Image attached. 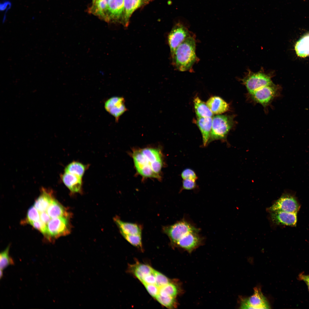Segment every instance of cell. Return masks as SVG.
Here are the masks:
<instances>
[{
    "label": "cell",
    "instance_id": "cell-1",
    "mask_svg": "<svg viewBox=\"0 0 309 309\" xmlns=\"http://www.w3.org/2000/svg\"><path fill=\"white\" fill-rule=\"evenodd\" d=\"M132 156L135 169L141 176L160 179L163 158L160 149L148 147L135 149Z\"/></svg>",
    "mask_w": 309,
    "mask_h": 309
},
{
    "label": "cell",
    "instance_id": "cell-2",
    "mask_svg": "<svg viewBox=\"0 0 309 309\" xmlns=\"http://www.w3.org/2000/svg\"><path fill=\"white\" fill-rule=\"evenodd\" d=\"M195 36L191 34L180 44L171 56L172 63L179 71H189L198 60Z\"/></svg>",
    "mask_w": 309,
    "mask_h": 309
},
{
    "label": "cell",
    "instance_id": "cell-3",
    "mask_svg": "<svg viewBox=\"0 0 309 309\" xmlns=\"http://www.w3.org/2000/svg\"><path fill=\"white\" fill-rule=\"evenodd\" d=\"M232 115H217L212 118V129L209 143L218 140H224L234 126Z\"/></svg>",
    "mask_w": 309,
    "mask_h": 309
},
{
    "label": "cell",
    "instance_id": "cell-4",
    "mask_svg": "<svg viewBox=\"0 0 309 309\" xmlns=\"http://www.w3.org/2000/svg\"><path fill=\"white\" fill-rule=\"evenodd\" d=\"M199 229L183 218L173 224L163 227L162 230L169 238L171 245L174 248L178 240L185 235Z\"/></svg>",
    "mask_w": 309,
    "mask_h": 309
},
{
    "label": "cell",
    "instance_id": "cell-5",
    "mask_svg": "<svg viewBox=\"0 0 309 309\" xmlns=\"http://www.w3.org/2000/svg\"><path fill=\"white\" fill-rule=\"evenodd\" d=\"M272 76L271 74L266 73L263 69L256 72L249 70L240 80L248 93H250L273 83L272 80Z\"/></svg>",
    "mask_w": 309,
    "mask_h": 309
},
{
    "label": "cell",
    "instance_id": "cell-6",
    "mask_svg": "<svg viewBox=\"0 0 309 309\" xmlns=\"http://www.w3.org/2000/svg\"><path fill=\"white\" fill-rule=\"evenodd\" d=\"M281 90L280 85L272 83L249 93L250 99L267 108L275 98L279 96Z\"/></svg>",
    "mask_w": 309,
    "mask_h": 309
},
{
    "label": "cell",
    "instance_id": "cell-7",
    "mask_svg": "<svg viewBox=\"0 0 309 309\" xmlns=\"http://www.w3.org/2000/svg\"><path fill=\"white\" fill-rule=\"evenodd\" d=\"M69 217H60L52 218L47 224L48 237L51 241L53 239L66 236L70 233L71 226Z\"/></svg>",
    "mask_w": 309,
    "mask_h": 309
},
{
    "label": "cell",
    "instance_id": "cell-8",
    "mask_svg": "<svg viewBox=\"0 0 309 309\" xmlns=\"http://www.w3.org/2000/svg\"><path fill=\"white\" fill-rule=\"evenodd\" d=\"M200 231L199 228L188 233L178 240L175 247L180 248L191 253L204 243V238L200 235Z\"/></svg>",
    "mask_w": 309,
    "mask_h": 309
},
{
    "label": "cell",
    "instance_id": "cell-9",
    "mask_svg": "<svg viewBox=\"0 0 309 309\" xmlns=\"http://www.w3.org/2000/svg\"><path fill=\"white\" fill-rule=\"evenodd\" d=\"M241 309H269L270 306L260 288L255 287L253 295L241 299Z\"/></svg>",
    "mask_w": 309,
    "mask_h": 309
},
{
    "label": "cell",
    "instance_id": "cell-10",
    "mask_svg": "<svg viewBox=\"0 0 309 309\" xmlns=\"http://www.w3.org/2000/svg\"><path fill=\"white\" fill-rule=\"evenodd\" d=\"M191 34L187 29L181 24L178 23L174 27L168 37L171 56L178 46Z\"/></svg>",
    "mask_w": 309,
    "mask_h": 309
},
{
    "label": "cell",
    "instance_id": "cell-11",
    "mask_svg": "<svg viewBox=\"0 0 309 309\" xmlns=\"http://www.w3.org/2000/svg\"><path fill=\"white\" fill-rule=\"evenodd\" d=\"M300 205L295 197L289 194L283 195L269 208L272 212L281 211L290 213H297Z\"/></svg>",
    "mask_w": 309,
    "mask_h": 309
},
{
    "label": "cell",
    "instance_id": "cell-12",
    "mask_svg": "<svg viewBox=\"0 0 309 309\" xmlns=\"http://www.w3.org/2000/svg\"><path fill=\"white\" fill-rule=\"evenodd\" d=\"M125 102L124 98L117 96L111 97L104 102L105 110L114 118L116 122L118 121L121 116L128 110Z\"/></svg>",
    "mask_w": 309,
    "mask_h": 309
},
{
    "label": "cell",
    "instance_id": "cell-13",
    "mask_svg": "<svg viewBox=\"0 0 309 309\" xmlns=\"http://www.w3.org/2000/svg\"><path fill=\"white\" fill-rule=\"evenodd\" d=\"M297 213H290L281 211L272 212L271 218L277 225L294 226L296 224Z\"/></svg>",
    "mask_w": 309,
    "mask_h": 309
},
{
    "label": "cell",
    "instance_id": "cell-14",
    "mask_svg": "<svg viewBox=\"0 0 309 309\" xmlns=\"http://www.w3.org/2000/svg\"><path fill=\"white\" fill-rule=\"evenodd\" d=\"M61 177L63 183L72 193L81 192L82 186V178L66 172L62 174Z\"/></svg>",
    "mask_w": 309,
    "mask_h": 309
},
{
    "label": "cell",
    "instance_id": "cell-15",
    "mask_svg": "<svg viewBox=\"0 0 309 309\" xmlns=\"http://www.w3.org/2000/svg\"><path fill=\"white\" fill-rule=\"evenodd\" d=\"M55 199L52 190L42 188L41 194L35 201L34 206L40 212L45 211Z\"/></svg>",
    "mask_w": 309,
    "mask_h": 309
},
{
    "label": "cell",
    "instance_id": "cell-16",
    "mask_svg": "<svg viewBox=\"0 0 309 309\" xmlns=\"http://www.w3.org/2000/svg\"><path fill=\"white\" fill-rule=\"evenodd\" d=\"M114 219L121 235H142V228L140 225L123 221L117 217Z\"/></svg>",
    "mask_w": 309,
    "mask_h": 309
},
{
    "label": "cell",
    "instance_id": "cell-17",
    "mask_svg": "<svg viewBox=\"0 0 309 309\" xmlns=\"http://www.w3.org/2000/svg\"><path fill=\"white\" fill-rule=\"evenodd\" d=\"M212 117L197 118L196 124L201 134L203 146L208 144L212 126Z\"/></svg>",
    "mask_w": 309,
    "mask_h": 309
},
{
    "label": "cell",
    "instance_id": "cell-18",
    "mask_svg": "<svg viewBox=\"0 0 309 309\" xmlns=\"http://www.w3.org/2000/svg\"><path fill=\"white\" fill-rule=\"evenodd\" d=\"M213 114L219 115L229 110V104L221 97L214 96L211 97L206 103Z\"/></svg>",
    "mask_w": 309,
    "mask_h": 309
},
{
    "label": "cell",
    "instance_id": "cell-19",
    "mask_svg": "<svg viewBox=\"0 0 309 309\" xmlns=\"http://www.w3.org/2000/svg\"><path fill=\"white\" fill-rule=\"evenodd\" d=\"M108 0H96L89 9V13L98 16L106 21H109L108 14Z\"/></svg>",
    "mask_w": 309,
    "mask_h": 309
},
{
    "label": "cell",
    "instance_id": "cell-20",
    "mask_svg": "<svg viewBox=\"0 0 309 309\" xmlns=\"http://www.w3.org/2000/svg\"><path fill=\"white\" fill-rule=\"evenodd\" d=\"M124 0H108V14L109 21L117 19L124 11Z\"/></svg>",
    "mask_w": 309,
    "mask_h": 309
},
{
    "label": "cell",
    "instance_id": "cell-21",
    "mask_svg": "<svg viewBox=\"0 0 309 309\" xmlns=\"http://www.w3.org/2000/svg\"><path fill=\"white\" fill-rule=\"evenodd\" d=\"M46 211L51 218L60 217L70 218L69 212L55 199L49 206Z\"/></svg>",
    "mask_w": 309,
    "mask_h": 309
},
{
    "label": "cell",
    "instance_id": "cell-22",
    "mask_svg": "<svg viewBox=\"0 0 309 309\" xmlns=\"http://www.w3.org/2000/svg\"><path fill=\"white\" fill-rule=\"evenodd\" d=\"M154 269L150 266L138 263L131 265L130 270L141 282L144 278L153 272Z\"/></svg>",
    "mask_w": 309,
    "mask_h": 309
},
{
    "label": "cell",
    "instance_id": "cell-23",
    "mask_svg": "<svg viewBox=\"0 0 309 309\" xmlns=\"http://www.w3.org/2000/svg\"><path fill=\"white\" fill-rule=\"evenodd\" d=\"M194 109L197 118L212 117L213 114L207 105L198 96L193 100Z\"/></svg>",
    "mask_w": 309,
    "mask_h": 309
},
{
    "label": "cell",
    "instance_id": "cell-24",
    "mask_svg": "<svg viewBox=\"0 0 309 309\" xmlns=\"http://www.w3.org/2000/svg\"><path fill=\"white\" fill-rule=\"evenodd\" d=\"M295 49L298 56L302 58L309 56V33L303 36L296 43Z\"/></svg>",
    "mask_w": 309,
    "mask_h": 309
},
{
    "label": "cell",
    "instance_id": "cell-25",
    "mask_svg": "<svg viewBox=\"0 0 309 309\" xmlns=\"http://www.w3.org/2000/svg\"><path fill=\"white\" fill-rule=\"evenodd\" d=\"M159 288L158 294L163 296H169L175 298L181 292L180 286L176 281L172 280L167 284Z\"/></svg>",
    "mask_w": 309,
    "mask_h": 309
},
{
    "label": "cell",
    "instance_id": "cell-26",
    "mask_svg": "<svg viewBox=\"0 0 309 309\" xmlns=\"http://www.w3.org/2000/svg\"><path fill=\"white\" fill-rule=\"evenodd\" d=\"M144 0H124V17L126 25L132 13L143 4Z\"/></svg>",
    "mask_w": 309,
    "mask_h": 309
},
{
    "label": "cell",
    "instance_id": "cell-27",
    "mask_svg": "<svg viewBox=\"0 0 309 309\" xmlns=\"http://www.w3.org/2000/svg\"><path fill=\"white\" fill-rule=\"evenodd\" d=\"M88 167L86 165L74 161L66 166L65 169V172L73 174L82 178Z\"/></svg>",
    "mask_w": 309,
    "mask_h": 309
},
{
    "label": "cell",
    "instance_id": "cell-28",
    "mask_svg": "<svg viewBox=\"0 0 309 309\" xmlns=\"http://www.w3.org/2000/svg\"><path fill=\"white\" fill-rule=\"evenodd\" d=\"M10 246H8L0 254V270H3L4 269L10 265H13L14 264L13 260L9 255Z\"/></svg>",
    "mask_w": 309,
    "mask_h": 309
},
{
    "label": "cell",
    "instance_id": "cell-29",
    "mask_svg": "<svg viewBox=\"0 0 309 309\" xmlns=\"http://www.w3.org/2000/svg\"><path fill=\"white\" fill-rule=\"evenodd\" d=\"M155 298L160 304L167 308H174L177 307L178 303L175 298L158 294Z\"/></svg>",
    "mask_w": 309,
    "mask_h": 309
},
{
    "label": "cell",
    "instance_id": "cell-30",
    "mask_svg": "<svg viewBox=\"0 0 309 309\" xmlns=\"http://www.w3.org/2000/svg\"><path fill=\"white\" fill-rule=\"evenodd\" d=\"M122 235L126 240L131 245L142 250V235Z\"/></svg>",
    "mask_w": 309,
    "mask_h": 309
},
{
    "label": "cell",
    "instance_id": "cell-31",
    "mask_svg": "<svg viewBox=\"0 0 309 309\" xmlns=\"http://www.w3.org/2000/svg\"><path fill=\"white\" fill-rule=\"evenodd\" d=\"M39 212L34 206L31 207L28 210L26 219L22 222L23 223L28 224L31 222L40 220Z\"/></svg>",
    "mask_w": 309,
    "mask_h": 309
},
{
    "label": "cell",
    "instance_id": "cell-32",
    "mask_svg": "<svg viewBox=\"0 0 309 309\" xmlns=\"http://www.w3.org/2000/svg\"><path fill=\"white\" fill-rule=\"evenodd\" d=\"M154 273L156 278L155 284L159 288L166 285L172 281L165 275L154 270Z\"/></svg>",
    "mask_w": 309,
    "mask_h": 309
},
{
    "label": "cell",
    "instance_id": "cell-33",
    "mask_svg": "<svg viewBox=\"0 0 309 309\" xmlns=\"http://www.w3.org/2000/svg\"><path fill=\"white\" fill-rule=\"evenodd\" d=\"M28 224H30L35 228L41 233L47 239L48 235L46 224L44 223L40 220L31 222Z\"/></svg>",
    "mask_w": 309,
    "mask_h": 309
},
{
    "label": "cell",
    "instance_id": "cell-34",
    "mask_svg": "<svg viewBox=\"0 0 309 309\" xmlns=\"http://www.w3.org/2000/svg\"><path fill=\"white\" fill-rule=\"evenodd\" d=\"M181 176L183 180L189 179L196 181L198 178L195 172L193 169L189 168L183 170L181 173Z\"/></svg>",
    "mask_w": 309,
    "mask_h": 309
},
{
    "label": "cell",
    "instance_id": "cell-35",
    "mask_svg": "<svg viewBox=\"0 0 309 309\" xmlns=\"http://www.w3.org/2000/svg\"><path fill=\"white\" fill-rule=\"evenodd\" d=\"M196 180L189 179H183L180 191L183 190H191L197 187Z\"/></svg>",
    "mask_w": 309,
    "mask_h": 309
},
{
    "label": "cell",
    "instance_id": "cell-36",
    "mask_svg": "<svg viewBox=\"0 0 309 309\" xmlns=\"http://www.w3.org/2000/svg\"><path fill=\"white\" fill-rule=\"evenodd\" d=\"M149 294L155 298L159 292V288L155 284H145L144 285Z\"/></svg>",
    "mask_w": 309,
    "mask_h": 309
},
{
    "label": "cell",
    "instance_id": "cell-37",
    "mask_svg": "<svg viewBox=\"0 0 309 309\" xmlns=\"http://www.w3.org/2000/svg\"><path fill=\"white\" fill-rule=\"evenodd\" d=\"M141 282L144 285L145 284H155L156 278L154 273V271L152 273L145 276Z\"/></svg>",
    "mask_w": 309,
    "mask_h": 309
},
{
    "label": "cell",
    "instance_id": "cell-38",
    "mask_svg": "<svg viewBox=\"0 0 309 309\" xmlns=\"http://www.w3.org/2000/svg\"><path fill=\"white\" fill-rule=\"evenodd\" d=\"M40 220L46 224L51 219V217L46 211L40 212Z\"/></svg>",
    "mask_w": 309,
    "mask_h": 309
},
{
    "label": "cell",
    "instance_id": "cell-39",
    "mask_svg": "<svg viewBox=\"0 0 309 309\" xmlns=\"http://www.w3.org/2000/svg\"><path fill=\"white\" fill-rule=\"evenodd\" d=\"M299 279L304 282L308 286L309 290V275H306L302 273L299 275Z\"/></svg>",
    "mask_w": 309,
    "mask_h": 309
},
{
    "label": "cell",
    "instance_id": "cell-40",
    "mask_svg": "<svg viewBox=\"0 0 309 309\" xmlns=\"http://www.w3.org/2000/svg\"><path fill=\"white\" fill-rule=\"evenodd\" d=\"M3 270H0V279H1V278H2V277H3Z\"/></svg>",
    "mask_w": 309,
    "mask_h": 309
},
{
    "label": "cell",
    "instance_id": "cell-41",
    "mask_svg": "<svg viewBox=\"0 0 309 309\" xmlns=\"http://www.w3.org/2000/svg\"><path fill=\"white\" fill-rule=\"evenodd\" d=\"M95 1H96V0H92L93 4H94V3Z\"/></svg>",
    "mask_w": 309,
    "mask_h": 309
},
{
    "label": "cell",
    "instance_id": "cell-42",
    "mask_svg": "<svg viewBox=\"0 0 309 309\" xmlns=\"http://www.w3.org/2000/svg\"></svg>",
    "mask_w": 309,
    "mask_h": 309
}]
</instances>
